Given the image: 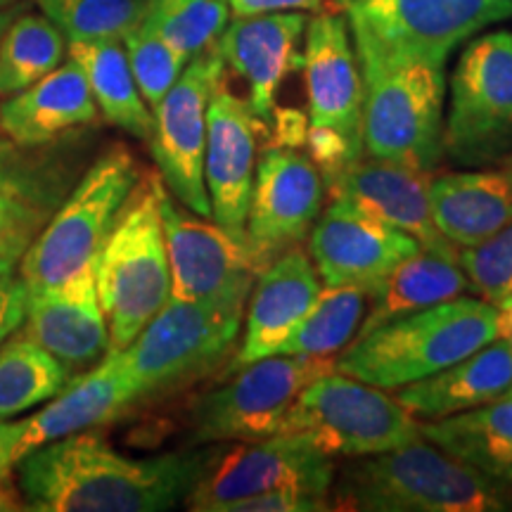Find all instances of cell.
<instances>
[{
    "label": "cell",
    "instance_id": "obj_1",
    "mask_svg": "<svg viewBox=\"0 0 512 512\" xmlns=\"http://www.w3.org/2000/svg\"><path fill=\"white\" fill-rule=\"evenodd\" d=\"M209 456L211 448L128 458L100 432L83 430L34 448L15 470L27 510L162 512L185 501Z\"/></svg>",
    "mask_w": 512,
    "mask_h": 512
},
{
    "label": "cell",
    "instance_id": "obj_2",
    "mask_svg": "<svg viewBox=\"0 0 512 512\" xmlns=\"http://www.w3.org/2000/svg\"><path fill=\"white\" fill-rule=\"evenodd\" d=\"M498 339V311L477 297L448 299L358 335L335 370L380 389L430 377Z\"/></svg>",
    "mask_w": 512,
    "mask_h": 512
},
{
    "label": "cell",
    "instance_id": "obj_3",
    "mask_svg": "<svg viewBox=\"0 0 512 512\" xmlns=\"http://www.w3.org/2000/svg\"><path fill=\"white\" fill-rule=\"evenodd\" d=\"M335 508L361 512H491L508 503L501 484L427 439L361 456L342 472Z\"/></svg>",
    "mask_w": 512,
    "mask_h": 512
},
{
    "label": "cell",
    "instance_id": "obj_4",
    "mask_svg": "<svg viewBox=\"0 0 512 512\" xmlns=\"http://www.w3.org/2000/svg\"><path fill=\"white\" fill-rule=\"evenodd\" d=\"M356 57L363 76V152L430 174L444 157V62L373 50H356Z\"/></svg>",
    "mask_w": 512,
    "mask_h": 512
},
{
    "label": "cell",
    "instance_id": "obj_5",
    "mask_svg": "<svg viewBox=\"0 0 512 512\" xmlns=\"http://www.w3.org/2000/svg\"><path fill=\"white\" fill-rule=\"evenodd\" d=\"M162 185V176H140L95 259V285L110 328V351H124L171 299L159 209Z\"/></svg>",
    "mask_w": 512,
    "mask_h": 512
},
{
    "label": "cell",
    "instance_id": "obj_6",
    "mask_svg": "<svg viewBox=\"0 0 512 512\" xmlns=\"http://www.w3.org/2000/svg\"><path fill=\"white\" fill-rule=\"evenodd\" d=\"M140 176L136 157L124 145H114L95 159L19 261V275L29 292L60 285L98 259Z\"/></svg>",
    "mask_w": 512,
    "mask_h": 512
},
{
    "label": "cell",
    "instance_id": "obj_7",
    "mask_svg": "<svg viewBox=\"0 0 512 512\" xmlns=\"http://www.w3.org/2000/svg\"><path fill=\"white\" fill-rule=\"evenodd\" d=\"M280 434H299L328 458H361L420 439V425L380 387L332 370L299 392Z\"/></svg>",
    "mask_w": 512,
    "mask_h": 512
},
{
    "label": "cell",
    "instance_id": "obj_8",
    "mask_svg": "<svg viewBox=\"0 0 512 512\" xmlns=\"http://www.w3.org/2000/svg\"><path fill=\"white\" fill-rule=\"evenodd\" d=\"M245 304L169 299L121 351L138 399L192 382L235 347Z\"/></svg>",
    "mask_w": 512,
    "mask_h": 512
},
{
    "label": "cell",
    "instance_id": "obj_9",
    "mask_svg": "<svg viewBox=\"0 0 512 512\" xmlns=\"http://www.w3.org/2000/svg\"><path fill=\"white\" fill-rule=\"evenodd\" d=\"M337 356L273 354L238 368L223 387L204 394L192 408V444L259 441L280 434L299 392L335 370Z\"/></svg>",
    "mask_w": 512,
    "mask_h": 512
},
{
    "label": "cell",
    "instance_id": "obj_10",
    "mask_svg": "<svg viewBox=\"0 0 512 512\" xmlns=\"http://www.w3.org/2000/svg\"><path fill=\"white\" fill-rule=\"evenodd\" d=\"M444 155L486 164L512 150V34L491 31L463 50L451 76Z\"/></svg>",
    "mask_w": 512,
    "mask_h": 512
},
{
    "label": "cell",
    "instance_id": "obj_11",
    "mask_svg": "<svg viewBox=\"0 0 512 512\" xmlns=\"http://www.w3.org/2000/svg\"><path fill=\"white\" fill-rule=\"evenodd\" d=\"M508 17L512 5L503 0H349L347 5L356 50L444 64L453 48Z\"/></svg>",
    "mask_w": 512,
    "mask_h": 512
},
{
    "label": "cell",
    "instance_id": "obj_12",
    "mask_svg": "<svg viewBox=\"0 0 512 512\" xmlns=\"http://www.w3.org/2000/svg\"><path fill=\"white\" fill-rule=\"evenodd\" d=\"M226 79L221 50L209 46L185 64L183 74L152 110V157L166 190L183 207L211 219V202L204 185L207 150V110L211 95Z\"/></svg>",
    "mask_w": 512,
    "mask_h": 512
},
{
    "label": "cell",
    "instance_id": "obj_13",
    "mask_svg": "<svg viewBox=\"0 0 512 512\" xmlns=\"http://www.w3.org/2000/svg\"><path fill=\"white\" fill-rule=\"evenodd\" d=\"M159 209L171 268V299L247 304L261 266L245 242L183 207L166 185L159 192Z\"/></svg>",
    "mask_w": 512,
    "mask_h": 512
},
{
    "label": "cell",
    "instance_id": "obj_14",
    "mask_svg": "<svg viewBox=\"0 0 512 512\" xmlns=\"http://www.w3.org/2000/svg\"><path fill=\"white\" fill-rule=\"evenodd\" d=\"M287 484L332 489V458L299 434H275L259 441H240L233 448H211L207 467L183 503L192 512H226L242 498Z\"/></svg>",
    "mask_w": 512,
    "mask_h": 512
},
{
    "label": "cell",
    "instance_id": "obj_15",
    "mask_svg": "<svg viewBox=\"0 0 512 512\" xmlns=\"http://www.w3.org/2000/svg\"><path fill=\"white\" fill-rule=\"evenodd\" d=\"M323 207V176L292 147H268L256 164L245 245L261 271L297 247Z\"/></svg>",
    "mask_w": 512,
    "mask_h": 512
},
{
    "label": "cell",
    "instance_id": "obj_16",
    "mask_svg": "<svg viewBox=\"0 0 512 512\" xmlns=\"http://www.w3.org/2000/svg\"><path fill=\"white\" fill-rule=\"evenodd\" d=\"M332 202L349 204L373 219L403 230L425 252L458 261L460 249L437 228L430 204V174L389 159H363L344 164L325 176Z\"/></svg>",
    "mask_w": 512,
    "mask_h": 512
},
{
    "label": "cell",
    "instance_id": "obj_17",
    "mask_svg": "<svg viewBox=\"0 0 512 512\" xmlns=\"http://www.w3.org/2000/svg\"><path fill=\"white\" fill-rule=\"evenodd\" d=\"M311 261L328 287H358L373 294L384 278L420 245L403 230L332 202L311 233Z\"/></svg>",
    "mask_w": 512,
    "mask_h": 512
},
{
    "label": "cell",
    "instance_id": "obj_18",
    "mask_svg": "<svg viewBox=\"0 0 512 512\" xmlns=\"http://www.w3.org/2000/svg\"><path fill=\"white\" fill-rule=\"evenodd\" d=\"M264 131L249 102L230 93L226 81L211 95L207 110V150L204 185L211 202V219L245 242L249 202L256 174V143Z\"/></svg>",
    "mask_w": 512,
    "mask_h": 512
},
{
    "label": "cell",
    "instance_id": "obj_19",
    "mask_svg": "<svg viewBox=\"0 0 512 512\" xmlns=\"http://www.w3.org/2000/svg\"><path fill=\"white\" fill-rule=\"evenodd\" d=\"M22 335L46 349L69 375L91 370L110 351V328L102 311L95 261L48 290L29 292Z\"/></svg>",
    "mask_w": 512,
    "mask_h": 512
},
{
    "label": "cell",
    "instance_id": "obj_20",
    "mask_svg": "<svg viewBox=\"0 0 512 512\" xmlns=\"http://www.w3.org/2000/svg\"><path fill=\"white\" fill-rule=\"evenodd\" d=\"M304 74L311 124L330 126L363 157V76L351 41L349 19L323 12L306 24Z\"/></svg>",
    "mask_w": 512,
    "mask_h": 512
},
{
    "label": "cell",
    "instance_id": "obj_21",
    "mask_svg": "<svg viewBox=\"0 0 512 512\" xmlns=\"http://www.w3.org/2000/svg\"><path fill=\"white\" fill-rule=\"evenodd\" d=\"M140 401L121 351H107L86 373L74 375L41 411L15 422V465L34 448L69 434L110 425Z\"/></svg>",
    "mask_w": 512,
    "mask_h": 512
},
{
    "label": "cell",
    "instance_id": "obj_22",
    "mask_svg": "<svg viewBox=\"0 0 512 512\" xmlns=\"http://www.w3.org/2000/svg\"><path fill=\"white\" fill-rule=\"evenodd\" d=\"M306 24L304 12L235 17L216 41L226 67L247 81L249 107L259 119H271L275 93L287 72L297 67V43Z\"/></svg>",
    "mask_w": 512,
    "mask_h": 512
},
{
    "label": "cell",
    "instance_id": "obj_23",
    "mask_svg": "<svg viewBox=\"0 0 512 512\" xmlns=\"http://www.w3.org/2000/svg\"><path fill=\"white\" fill-rule=\"evenodd\" d=\"M320 278L302 247L287 249L256 275L247 309V328L233 370L278 354L283 342L316 302Z\"/></svg>",
    "mask_w": 512,
    "mask_h": 512
},
{
    "label": "cell",
    "instance_id": "obj_24",
    "mask_svg": "<svg viewBox=\"0 0 512 512\" xmlns=\"http://www.w3.org/2000/svg\"><path fill=\"white\" fill-rule=\"evenodd\" d=\"M95 119L98 105L81 67L69 55L41 81L0 100V131L24 147L50 143Z\"/></svg>",
    "mask_w": 512,
    "mask_h": 512
},
{
    "label": "cell",
    "instance_id": "obj_25",
    "mask_svg": "<svg viewBox=\"0 0 512 512\" xmlns=\"http://www.w3.org/2000/svg\"><path fill=\"white\" fill-rule=\"evenodd\" d=\"M512 394V354L505 339H494L475 354L439 373L396 389L394 399L411 415L439 420Z\"/></svg>",
    "mask_w": 512,
    "mask_h": 512
},
{
    "label": "cell",
    "instance_id": "obj_26",
    "mask_svg": "<svg viewBox=\"0 0 512 512\" xmlns=\"http://www.w3.org/2000/svg\"><path fill=\"white\" fill-rule=\"evenodd\" d=\"M432 216L451 245L472 247L512 219L508 171H456L430 178Z\"/></svg>",
    "mask_w": 512,
    "mask_h": 512
},
{
    "label": "cell",
    "instance_id": "obj_27",
    "mask_svg": "<svg viewBox=\"0 0 512 512\" xmlns=\"http://www.w3.org/2000/svg\"><path fill=\"white\" fill-rule=\"evenodd\" d=\"M420 437L494 482L512 486V394L425 422Z\"/></svg>",
    "mask_w": 512,
    "mask_h": 512
},
{
    "label": "cell",
    "instance_id": "obj_28",
    "mask_svg": "<svg viewBox=\"0 0 512 512\" xmlns=\"http://www.w3.org/2000/svg\"><path fill=\"white\" fill-rule=\"evenodd\" d=\"M470 290V280H467L463 266L458 261L444 259V256L420 249L418 254L401 261L382 280L380 287L370 294L373 304H370L368 313L363 316L358 335H366V332L380 328L389 320L427 309V306L448 302V299L460 297V294Z\"/></svg>",
    "mask_w": 512,
    "mask_h": 512
},
{
    "label": "cell",
    "instance_id": "obj_29",
    "mask_svg": "<svg viewBox=\"0 0 512 512\" xmlns=\"http://www.w3.org/2000/svg\"><path fill=\"white\" fill-rule=\"evenodd\" d=\"M67 55L79 64L98 112L128 136L150 140L155 119L133 79L121 41H74Z\"/></svg>",
    "mask_w": 512,
    "mask_h": 512
},
{
    "label": "cell",
    "instance_id": "obj_30",
    "mask_svg": "<svg viewBox=\"0 0 512 512\" xmlns=\"http://www.w3.org/2000/svg\"><path fill=\"white\" fill-rule=\"evenodd\" d=\"M67 38L46 15L24 12L0 38V100L41 81L67 57Z\"/></svg>",
    "mask_w": 512,
    "mask_h": 512
},
{
    "label": "cell",
    "instance_id": "obj_31",
    "mask_svg": "<svg viewBox=\"0 0 512 512\" xmlns=\"http://www.w3.org/2000/svg\"><path fill=\"white\" fill-rule=\"evenodd\" d=\"M72 380L46 349L15 332L0 344V418L10 420L38 408Z\"/></svg>",
    "mask_w": 512,
    "mask_h": 512
},
{
    "label": "cell",
    "instance_id": "obj_32",
    "mask_svg": "<svg viewBox=\"0 0 512 512\" xmlns=\"http://www.w3.org/2000/svg\"><path fill=\"white\" fill-rule=\"evenodd\" d=\"M368 297L370 294L358 287H320L316 302L285 339L278 354L339 356V351L347 349L358 335Z\"/></svg>",
    "mask_w": 512,
    "mask_h": 512
},
{
    "label": "cell",
    "instance_id": "obj_33",
    "mask_svg": "<svg viewBox=\"0 0 512 512\" xmlns=\"http://www.w3.org/2000/svg\"><path fill=\"white\" fill-rule=\"evenodd\" d=\"M43 15L74 41H124L143 24L150 0H38Z\"/></svg>",
    "mask_w": 512,
    "mask_h": 512
},
{
    "label": "cell",
    "instance_id": "obj_34",
    "mask_svg": "<svg viewBox=\"0 0 512 512\" xmlns=\"http://www.w3.org/2000/svg\"><path fill=\"white\" fill-rule=\"evenodd\" d=\"M228 12L223 0H150L143 24L192 60L219 41Z\"/></svg>",
    "mask_w": 512,
    "mask_h": 512
},
{
    "label": "cell",
    "instance_id": "obj_35",
    "mask_svg": "<svg viewBox=\"0 0 512 512\" xmlns=\"http://www.w3.org/2000/svg\"><path fill=\"white\" fill-rule=\"evenodd\" d=\"M124 50L131 64L133 79L138 83V91L143 95L150 110H155L159 100L169 93V88L183 74L185 64L190 60L169 43L162 41L155 31H150L145 24H140L124 36Z\"/></svg>",
    "mask_w": 512,
    "mask_h": 512
},
{
    "label": "cell",
    "instance_id": "obj_36",
    "mask_svg": "<svg viewBox=\"0 0 512 512\" xmlns=\"http://www.w3.org/2000/svg\"><path fill=\"white\" fill-rule=\"evenodd\" d=\"M458 264L484 302L494 306L508 302L512 297V219L479 245L460 247Z\"/></svg>",
    "mask_w": 512,
    "mask_h": 512
},
{
    "label": "cell",
    "instance_id": "obj_37",
    "mask_svg": "<svg viewBox=\"0 0 512 512\" xmlns=\"http://www.w3.org/2000/svg\"><path fill=\"white\" fill-rule=\"evenodd\" d=\"M332 510L330 489L311 484H287L233 503L226 512H325Z\"/></svg>",
    "mask_w": 512,
    "mask_h": 512
},
{
    "label": "cell",
    "instance_id": "obj_38",
    "mask_svg": "<svg viewBox=\"0 0 512 512\" xmlns=\"http://www.w3.org/2000/svg\"><path fill=\"white\" fill-rule=\"evenodd\" d=\"M41 214L15 183L0 181V238H36Z\"/></svg>",
    "mask_w": 512,
    "mask_h": 512
},
{
    "label": "cell",
    "instance_id": "obj_39",
    "mask_svg": "<svg viewBox=\"0 0 512 512\" xmlns=\"http://www.w3.org/2000/svg\"><path fill=\"white\" fill-rule=\"evenodd\" d=\"M304 143L309 147V159L318 166L323 178L335 174L344 164L358 159L354 150H351V145L347 143V138L330 126L311 124Z\"/></svg>",
    "mask_w": 512,
    "mask_h": 512
},
{
    "label": "cell",
    "instance_id": "obj_40",
    "mask_svg": "<svg viewBox=\"0 0 512 512\" xmlns=\"http://www.w3.org/2000/svg\"><path fill=\"white\" fill-rule=\"evenodd\" d=\"M27 302L29 287L22 275L10 273L0 278V344L22 328L24 316H27Z\"/></svg>",
    "mask_w": 512,
    "mask_h": 512
},
{
    "label": "cell",
    "instance_id": "obj_41",
    "mask_svg": "<svg viewBox=\"0 0 512 512\" xmlns=\"http://www.w3.org/2000/svg\"><path fill=\"white\" fill-rule=\"evenodd\" d=\"M235 17L271 15V12H318L323 0H223Z\"/></svg>",
    "mask_w": 512,
    "mask_h": 512
},
{
    "label": "cell",
    "instance_id": "obj_42",
    "mask_svg": "<svg viewBox=\"0 0 512 512\" xmlns=\"http://www.w3.org/2000/svg\"><path fill=\"white\" fill-rule=\"evenodd\" d=\"M273 143L275 147H297L306 140L309 133V117L299 110H283L275 107L273 110Z\"/></svg>",
    "mask_w": 512,
    "mask_h": 512
},
{
    "label": "cell",
    "instance_id": "obj_43",
    "mask_svg": "<svg viewBox=\"0 0 512 512\" xmlns=\"http://www.w3.org/2000/svg\"><path fill=\"white\" fill-rule=\"evenodd\" d=\"M15 422L0 418V484H12V470H15Z\"/></svg>",
    "mask_w": 512,
    "mask_h": 512
},
{
    "label": "cell",
    "instance_id": "obj_44",
    "mask_svg": "<svg viewBox=\"0 0 512 512\" xmlns=\"http://www.w3.org/2000/svg\"><path fill=\"white\" fill-rule=\"evenodd\" d=\"M29 245V238H0V278L15 273Z\"/></svg>",
    "mask_w": 512,
    "mask_h": 512
},
{
    "label": "cell",
    "instance_id": "obj_45",
    "mask_svg": "<svg viewBox=\"0 0 512 512\" xmlns=\"http://www.w3.org/2000/svg\"><path fill=\"white\" fill-rule=\"evenodd\" d=\"M496 311H498V337L508 342L510 354H512V297L508 302L498 304Z\"/></svg>",
    "mask_w": 512,
    "mask_h": 512
},
{
    "label": "cell",
    "instance_id": "obj_46",
    "mask_svg": "<svg viewBox=\"0 0 512 512\" xmlns=\"http://www.w3.org/2000/svg\"><path fill=\"white\" fill-rule=\"evenodd\" d=\"M15 510H27V505L22 503V498L17 496V491L12 489V484H0V512H15Z\"/></svg>",
    "mask_w": 512,
    "mask_h": 512
},
{
    "label": "cell",
    "instance_id": "obj_47",
    "mask_svg": "<svg viewBox=\"0 0 512 512\" xmlns=\"http://www.w3.org/2000/svg\"><path fill=\"white\" fill-rule=\"evenodd\" d=\"M17 17V10H0V38H3V34H5V29L10 27V22L12 19Z\"/></svg>",
    "mask_w": 512,
    "mask_h": 512
},
{
    "label": "cell",
    "instance_id": "obj_48",
    "mask_svg": "<svg viewBox=\"0 0 512 512\" xmlns=\"http://www.w3.org/2000/svg\"><path fill=\"white\" fill-rule=\"evenodd\" d=\"M508 174H510V178H512V157H510V162H508Z\"/></svg>",
    "mask_w": 512,
    "mask_h": 512
},
{
    "label": "cell",
    "instance_id": "obj_49",
    "mask_svg": "<svg viewBox=\"0 0 512 512\" xmlns=\"http://www.w3.org/2000/svg\"><path fill=\"white\" fill-rule=\"evenodd\" d=\"M5 3H8V0H0V8H3V5H5Z\"/></svg>",
    "mask_w": 512,
    "mask_h": 512
},
{
    "label": "cell",
    "instance_id": "obj_50",
    "mask_svg": "<svg viewBox=\"0 0 512 512\" xmlns=\"http://www.w3.org/2000/svg\"><path fill=\"white\" fill-rule=\"evenodd\" d=\"M503 3H508V5H512V0H503Z\"/></svg>",
    "mask_w": 512,
    "mask_h": 512
}]
</instances>
